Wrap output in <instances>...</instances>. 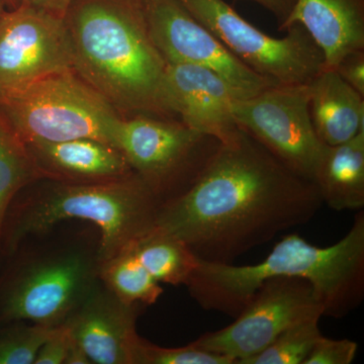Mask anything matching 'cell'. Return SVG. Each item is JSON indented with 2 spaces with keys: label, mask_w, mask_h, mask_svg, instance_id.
<instances>
[{
  "label": "cell",
  "mask_w": 364,
  "mask_h": 364,
  "mask_svg": "<svg viewBox=\"0 0 364 364\" xmlns=\"http://www.w3.org/2000/svg\"><path fill=\"white\" fill-rule=\"evenodd\" d=\"M181 1L237 58L275 85H306L324 69V55L303 26H291L277 39L251 25L225 0Z\"/></svg>",
  "instance_id": "8"
},
{
  "label": "cell",
  "mask_w": 364,
  "mask_h": 364,
  "mask_svg": "<svg viewBox=\"0 0 364 364\" xmlns=\"http://www.w3.org/2000/svg\"><path fill=\"white\" fill-rule=\"evenodd\" d=\"M73 70L64 18L21 2L0 18V98Z\"/></svg>",
  "instance_id": "12"
},
{
  "label": "cell",
  "mask_w": 364,
  "mask_h": 364,
  "mask_svg": "<svg viewBox=\"0 0 364 364\" xmlns=\"http://www.w3.org/2000/svg\"><path fill=\"white\" fill-rule=\"evenodd\" d=\"M64 23L79 77L119 112L173 119L143 0H72Z\"/></svg>",
  "instance_id": "2"
},
{
  "label": "cell",
  "mask_w": 364,
  "mask_h": 364,
  "mask_svg": "<svg viewBox=\"0 0 364 364\" xmlns=\"http://www.w3.org/2000/svg\"><path fill=\"white\" fill-rule=\"evenodd\" d=\"M132 364H235L231 358L208 351L191 342L186 346H158L138 336L132 352Z\"/></svg>",
  "instance_id": "24"
},
{
  "label": "cell",
  "mask_w": 364,
  "mask_h": 364,
  "mask_svg": "<svg viewBox=\"0 0 364 364\" xmlns=\"http://www.w3.org/2000/svg\"><path fill=\"white\" fill-rule=\"evenodd\" d=\"M14 198L7 214L0 251L11 255L26 239L61 223H87L100 237V261L114 257L155 227L160 203L135 172L97 183L43 178Z\"/></svg>",
  "instance_id": "4"
},
{
  "label": "cell",
  "mask_w": 364,
  "mask_h": 364,
  "mask_svg": "<svg viewBox=\"0 0 364 364\" xmlns=\"http://www.w3.org/2000/svg\"><path fill=\"white\" fill-rule=\"evenodd\" d=\"M323 205L315 182L240 129L220 143L188 191L160 205L155 227L183 241L198 259L233 263L310 222Z\"/></svg>",
  "instance_id": "1"
},
{
  "label": "cell",
  "mask_w": 364,
  "mask_h": 364,
  "mask_svg": "<svg viewBox=\"0 0 364 364\" xmlns=\"http://www.w3.org/2000/svg\"><path fill=\"white\" fill-rule=\"evenodd\" d=\"M358 350V344L348 339H330L323 335L316 342L304 364H350Z\"/></svg>",
  "instance_id": "25"
},
{
  "label": "cell",
  "mask_w": 364,
  "mask_h": 364,
  "mask_svg": "<svg viewBox=\"0 0 364 364\" xmlns=\"http://www.w3.org/2000/svg\"><path fill=\"white\" fill-rule=\"evenodd\" d=\"M7 6L6 4V0H0V18H2L4 13L7 11Z\"/></svg>",
  "instance_id": "32"
},
{
  "label": "cell",
  "mask_w": 364,
  "mask_h": 364,
  "mask_svg": "<svg viewBox=\"0 0 364 364\" xmlns=\"http://www.w3.org/2000/svg\"><path fill=\"white\" fill-rule=\"evenodd\" d=\"M0 330V364H33L55 327L25 321L6 323Z\"/></svg>",
  "instance_id": "23"
},
{
  "label": "cell",
  "mask_w": 364,
  "mask_h": 364,
  "mask_svg": "<svg viewBox=\"0 0 364 364\" xmlns=\"http://www.w3.org/2000/svg\"><path fill=\"white\" fill-rule=\"evenodd\" d=\"M95 227L26 239L0 287V322L64 324L100 286V237Z\"/></svg>",
  "instance_id": "5"
},
{
  "label": "cell",
  "mask_w": 364,
  "mask_h": 364,
  "mask_svg": "<svg viewBox=\"0 0 364 364\" xmlns=\"http://www.w3.org/2000/svg\"><path fill=\"white\" fill-rule=\"evenodd\" d=\"M102 284L128 306L154 305L163 294L159 282L147 272L129 246L102 262Z\"/></svg>",
  "instance_id": "20"
},
{
  "label": "cell",
  "mask_w": 364,
  "mask_h": 364,
  "mask_svg": "<svg viewBox=\"0 0 364 364\" xmlns=\"http://www.w3.org/2000/svg\"><path fill=\"white\" fill-rule=\"evenodd\" d=\"M6 4L9 9H16L21 6V0H6Z\"/></svg>",
  "instance_id": "31"
},
{
  "label": "cell",
  "mask_w": 364,
  "mask_h": 364,
  "mask_svg": "<svg viewBox=\"0 0 364 364\" xmlns=\"http://www.w3.org/2000/svg\"><path fill=\"white\" fill-rule=\"evenodd\" d=\"M164 95L170 116H178L189 128L220 143L238 135L232 105L241 97L214 71L191 64H167Z\"/></svg>",
  "instance_id": "13"
},
{
  "label": "cell",
  "mask_w": 364,
  "mask_h": 364,
  "mask_svg": "<svg viewBox=\"0 0 364 364\" xmlns=\"http://www.w3.org/2000/svg\"><path fill=\"white\" fill-rule=\"evenodd\" d=\"M45 178L21 142L0 114V247L7 214L14 198L38 179Z\"/></svg>",
  "instance_id": "21"
},
{
  "label": "cell",
  "mask_w": 364,
  "mask_h": 364,
  "mask_svg": "<svg viewBox=\"0 0 364 364\" xmlns=\"http://www.w3.org/2000/svg\"><path fill=\"white\" fill-rule=\"evenodd\" d=\"M21 2L64 18L72 0H21Z\"/></svg>",
  "instance_id": "29"
},
{
  "label": "cell",
  "mask_w": 364,
  "mask_h": 364,
  "mask_svg": "<svg viewBox=\"0 0 364 364\" xmlns=\"http://www.w3.org/2000/svg\"><path fill=\"white\" fill-rule=\"evenodd\" d=\"M45 178L72 183L117 181L134 173L124 153L95 139L26 145Z\"/></svg>",
  "instance_id": "15"
},
{
  "label": "cell",
  "mask_w": 364,
  "mask_h": 364,
  "mask_svg": "<svg viewBox=\"0 0 364 364\" xmlns=\"http://www.w3.org/2000/svg\"><path fill=\"white\" fill-rule=\"evenodd\" d=\"M320 318H311L289 328L245 364H304L316 342L323 336Z\"/></svg>",
  "instance_id": "22"
},
{
  "label": "cell",
  "mask_w": 364,
  "mask_h": 364,
  "mask_svg": "<svg viewBox=\"0 0 364 364\" xmlns=\"http://www.w3.org/2000/svg\"><path fill=\"white\" fill-rule=\"evenodd\" d=\"M310 83L277 85L232 105L237 126L299 176L313 181L328 146L311 119Z\"/></svg>",
  "instance_id": "9"
},
{
  "label": "cell",
  "mask_w": 364,
  "mask_h": 364,
  "mask_svg": "<svg viewBox=\"0 0 364 364\" xmlns=\"http://www.w3.org/2000/svg\"><path fill=\"white\" fill-rule=\"evenodd\" d=\"M219 145L176 119L136 114L119 128V149L160 205L191 188Z\"/></svg>",
  "instance_id": "7"
},
{
  "label": "cell",
  "mask_w": 364,
  "mask_h": 364,
  "mask_svg": "<svg viewBox=\"0 0 364 364\" xmlns=\"http://www.w3.org/2000/svg\"><path fill=\"white\" fill-rule=\"evenodd\" d=\"M0 114L25 145L90 138L119 149L124 117L74 70L0 98Z\"/></svg>",
  "instance_id": "6"
},
{
  "label": "cell",
  "mask_w": 364,
  "mask_h": 364,
  "mask_svg": "<svg viewBox=\"0 0 364 364\" xmlns=\"http://www.w3.org/2000/svg\"><path fill=\"white\" fill-rule=\"evenodd\" d=\"M143 306H128L100 282L65 324L93 364H132Z\"/></svg>",
  "instance_id": "14"
},
{
  "label": "cell",
  "mask_w": 364,
  "mask_h": 364,
  "mask_svg": "<svg viewBox=\"0 0 364 364\" xmlns=\"http://www.w3.org/2000/svg\"><path fill=\"white\" fill-rule=\"evenodd\" d=\"M259 6L264 7L270 14L274 16L277 21L279 31L286 23L291 16L296 0H250Z\"/></svg>",
  "instance_id": "28"
},
{
  "label": "cell",
  "mask_w": 364,
  "mask_h": 364,
  "mask_svg": "<svg viewBox=\"0 0 364 364\" xmlns=\"http://www.w3.org/2000/svg\"><path fill=\"white\" fill-rule=\"evenodd\" d=\"M64 364H91L87 354L83 350L82 347L76 342L73 336H72L71 343L69 345L65 363Z\"/></svg>",
  "instance_id": "30"
},
{
  "label": "cell",
  "mask_w": 364,
  "mask_h": 364,
  "mask_svg": "<svg viewBox=\"0 0 364 364\" xmlns=\"http://www.w3.org/2000/svg\"><path fill=\"white\" fill-rule=\"evenodd\" d=\"M323 316V306L308 280L272 277L262 282L232 324L193 342L235 364H245L289 328Z\"/></svg>",
  "instance_id": "10"
},
{
  "label": "cell",
  "mask_w": 364,
  "mask_h": 364,
  "mask_svg": "<svg viewBox=\"0 0 364 364\" xmlns=\"http://www.w3.org/2000/svg\"><path fill=\"white\" fill-rule=\"evenodd\" d=\"M313 181L323 203L334 210L364 208V130L348 142L328 146Z\"/></svg>",
  "instance_id": "18"
},
{
  "label": "cell",
  "mask_w": 364,
  "mask_h": 364,
  "mask_svg": "<svg viewBox=\"0 0 364 364\" xmlns=\"http://www.w3.org/2000/svg\"><path fill=\"white\" fill-rule=\"evenodd\" d=\"M130 248L154 279L171 286H186L200 260L183 241L156 227Z\"/></svg>",
  "instance_id": "19"
},
{
  "label": "cell",
  "mask_w": 364,
  "mask_h": 364,
  "mask_svg": "<svg viewBox=\"0 0 364 364\" xmlns=\"http://www.w3.org/2000/svg\"><path fill=\"white\" fill-rule=\"evenodd\" d=\"M71 339L70 329L65 323L57 326L41 347L33 364L65 363Z\"/></svg>",
  "instance_id": "26"
},
{
  "label": "cell",
  "mask_w": 364,
  "mask_h": 364,
  "mask_svg": "<svg viewBox=\"0 0 364 364\" xmlns=\"http://www.w3.org/2000/svg\"><path fill=\"white\" fill-rule=\"evenodd\" d=\"M143 1L151 39L167 64H191L210 69L224 78L241 98L277 85L237 58L181 0Z\"/></svg>",
  "instance_id": "11"
},
{
  "label": "cell",
  "mask_w": 364,
  "mask_h": 364,
  "mask_svg": "<svg viewBox=\"0 0 364 364\" xmlns=\"http://www.w3.org/2000/svg\"><path fill=\"white\" fill-rule=\"evenodd\" d=\"M311 119L327 146L348 142L364 130V97L334 69H323L310 82Z\"/></svg>",
  "instance_id": "17"
},
{
  "label": "cell",
  "mask_w": 364,
  "mask_h": 364,
  "mask_svg": "<svg viewBox=\"0 0 364 364\" xmlns=\"http://www.w3.org/2000/svg\"><path fill=\"white\" fill-rule=\"evenodd\" d=\"M334 70L347 85L364 97V50L346 55Z\"/></svg>",
  "instance_id": "27"
},
{
  "label": "cell",
  "mask_w": 364,
  "mask_h": 364,
  "mask_svg": "<svg viewBox=\"0 0 364 364\" xmlns=\"http://www.w3.org/2000/svg\"><path fill=\"white\" fill-rule=\"evenodd\" d=\"M275 277H298L312 284L324 316L341 318L364 299V213H358L348 233L336 244L318 247L298 234L277 242L257 264L198 260L186 284L203 309L236 318L263 282Z\"/></svg>",
  "instance_id": "3"
},
{
  "label": "cell",
  "mask_w": 364,
  "mask_h": 364,
  "mask_svg": "<svg viewBox=\"0 0 364 364\" xmlns=\"http://www.w3.org/2000/svg\"><path fill=\"white\" fill-rule=\"evenodd\" d=\"M301 25L335 69L346 55L364 50V0H296L279 32Z\"/></svg>",
  "instance_id": "16"
}]
</instances>
